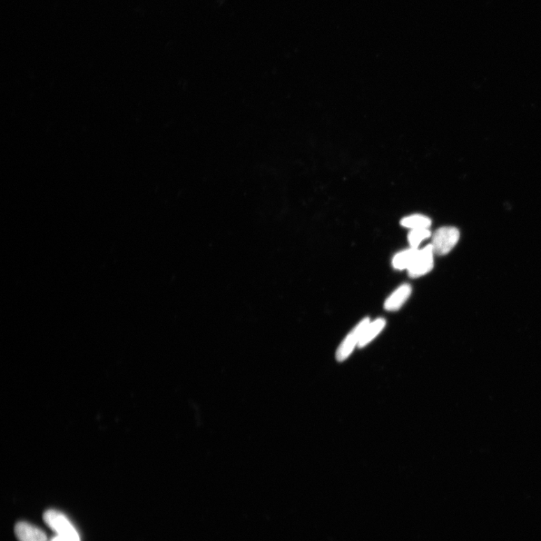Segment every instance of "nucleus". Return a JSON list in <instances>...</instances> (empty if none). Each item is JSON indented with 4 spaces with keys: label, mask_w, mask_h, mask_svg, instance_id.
Listing matches in <instances>:
<instances>
[{
    "label": "nucleus",
    "mask_w": 541,
    "mask_h": 541,
    "mask_svg": "<svg viewBox=\"0 0 541 541\" xmlns=\"http://www.w3.org/2000/svg\"><path fill=\"white\" fill-rule=\"evenodd\" d=\"M43 518L47 526L54 531L57 536L72 541H81L80 535L76 528L61 512L55 510H48L44 514Z\"/></svg>",
    "instance_id": "f257e3e1"
},
{
    "label": "nucleus",
    "mask_w": 541,
    "mask_h": 541,
    "mask_svg": "<svg viewBox=\"0 0 541 541\" xmlns=\"http://www.w3.org/2000/svg\"><path fill=\"white\" fill-rule=\"evenodd\" d=\"M459 237L460 233L457 228L452 226L441 228L433 235L431 244L433 251L439 255H446L454 249Z\"/></svg>",
    "instance_id": "f03ea898"
},
{
    "label": "nucleus",
    "mask_w": 541,
    "mask_h": 541,
    "mask_svg": "<svg viewBox=\"0 0 541 541\" xmlns=\"http://www.w3.org/2000/svg\"><path fill=\"white\" fill-rule=\"evenodd\" d=\"M434 254L431 244H429L424 249L419 250L415 262L408 269L410 277L419 278L431 272L434 267Z\"/></svg>",
    "instance_id": "7ed1b4c3"
},
{
    "label": "nucleus",
    "mask_w": 541,
    "mask_h": 541,
    "mask_svg": "<svg viewBox=\"0 0 541 541\" xmlns=\"http://www.w3.org/2000/svg\"><path fill=\"white\" fill-rule=\"evenodd\" d=\"M370 323L369 318L363 319L357 327L354 328L343 341L336 353V357L339 361L346 360L353 350L355 346H358L364 330Z\"/></svg>",
    "instance_id": "20e7f679"
},
{
    "label": "nucleus",
    "mask_w": 541,
    "mask_h": 541,
    "mask_svg": "<svg viewBox=\"0 0 541 541\" xmlns=\"http://www.w3.org/2000/svg\"><path fill=\"white\" fill-rule=\"evenodd\" d=\"M15 532L19 541H48L43 531L25 522L18 523Z\"/></svg>",
    "instance_id": "39448f33"
},
{
    "label": "nucleus",
    "mask_w": 541,
    "mask_h": 541,
    "mask_svg": "<svg viewBox=\"0 0 541 541\" xmlns=\"http://www.w3.org/2000/svg\"><path fill=\"white\" fill-rule=\"evenodd\" d=\"M409 284H403L394 292H392L385 302V308L389 311H396L401 308L411 294Z\"/></svg>",
    "instance_id": "423d86ee"
},
{
    "label": "nucleus",
    "mask_w": 541,
    "mask_h": 541,
    "mask_svg": "<svg viewBox=\"0 0 541 541\" xmlns=\"http://www.w3.org/2000/svg\"><path fill=\"white\" fill-rule=\"evenodd\" d=\"M418 249H413L398 253L392 259V265L396 269H408L415 262L418 254Z\"/></svg>",
    "instance_id": "0eeeda50"
},
{
    "label": "nucleus",
    "mask_w": 541,
    "mask_h": 541,
    "mask_svg": "<svg viewBox=\"0 0 541 541\" xmlns=\"http://www.w3.org/2000/svg\"><path fill=\"white\" fill-rule=\"evenodd\" d=\"M386 326V321L383 319H377L372 323H369L368 326L364 330L362 336L358 344L359 348H363L367 346Z\"/></svg>",
    "instance_id": "6e6552de"
},
{
    "label": "nucleus",
    "mask_w": 541,
    "mask_h": 541,
    "mask_svg": "<svg viewBox=\"0 0 541 541\" xmlns=\"http://www.w3.org/2000/svg\"><path fill=\"white\" fill-rule=\"evenodd\" d=\"M401 225L411 230L429 229L431 221L428 216L422 214H413L401 221Z\"/></svg>",
    "instance_id": "1a4fd4ad"
},
{
    "label": "nucleus",
    "mask_w": 541,
    "mask_h": 541,
    "mask_svg": "<svg viewBox=\"0 0 541 541\" xmlns=\"http://www.w3.org/2000/svg\"><path fill=\"white\" fill-rule=\"evenodd\" d=\"M430 236L431 232L429 229L411 230L408 234V242L410 248L418 249L419 245L429 239Z\"/></svg>",
    "instance_id": "9d476101"
},
{
    "label": "nucleus",
    "mask_w": 541,
    "mask_h": 541,
    "mask_svg": "<svg viewBox=\"0 0 541 541\" xmlns=\"http://www.w3.org/2000/svg\"><path fill=\"white\" fill-rule=\"evenodd\" d=\"M49 541H72V540H68V539H65V538H64L59 537V536H57V535H56V536H55V537H54V538H53L52 540H49Z\"/></svg>",
    "instance_id": "9b49d317"
}]
</instances>
